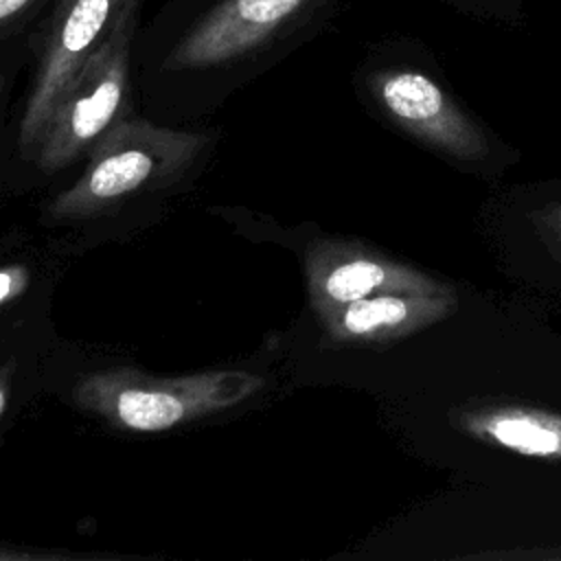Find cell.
<instances>
[{
  "instance_id": "1",
  "label": "cell",
  "mask_w": 561,
  "mask_h": 561,
  "mask_svg": "<svg viewBox=\"0 0 561 561\" xmlns=\"http://www.w3.org/2000/svg\"><path fill=\"white\" fill-rule=\"evenodd\" d=\"M263 388L248 370L153 377L129 366L90 373L75 386V403L125 432H164L230 410Z\"/></svg>"
},
{
  "instance_id": "2",
  "label": "cell",
  "mask_w": 561,
  "mask_h": 561,
  "mask_svg": "<svg viewBox=\"0 0 561 561\" xmlns=\"http://www.w3.org/2000/svg\"><path fill=\"white\" fill-rule=\"evenodd\" d=\"M202 134L121 118L90 151L83 173L50 204L57 219H90L178 178L204 149Z\"/></svg>"
},
{
  "instance_id": "3",
  "label": "cell",
  "mask_w": 561,
  "mask_h": 561,
  "mask_svg": "<svg viewBox=\"0 0 561 561\" xmlns=\"http://www.w3.org/2000/svg\"><path fill=\"white\" fill-rule=\"evenodd\" d=\"M134 22L136 0L123 9L105 39L59 94L35 149L42 169L57 171L77 162L125 118Z\"/></svg>"
},
{
  "instance_id": "4",
  "label": "cell",
  "mask_w": 561,
  "mask_h": 561,
  "mask_svg": "<svg viewBox=\"0 0 561 561\" xmlns=\"http://www.w3.org/2000/svg\"><path fill=\"white\" fill-rule=\"evenodd\" d=\"M131 0H57L37 44V70L20 121V147L35 153L48 116L85 59Z\"/></svg>"
},
{
  "instance_id": "5",
  "label": "cell",
  "mask_w": 561,
  "mask_h": 561,
  "mask_svg": "<svg viewBox=\"0 0 561 561\" xmlns=\"http://www.w3.org/2000/svg\"><path fill=\"white\" fill-rule=\"evenodd\" d=\"M368 85L381 112L432 151L458 162L489 158L484 129L427 75L388 68L375 72Z\"/></svg>"
},
{
  "instance_id": "6",
  "label": "cell",
  "mask_w": 561,
  "mask_h": 561,
  "mask_svg": "<svg viewBox=\"0 0 561 561\" xmlns=\"http://www.w3.org/2000/svg\"><path fill=\"white\" fill-rule=\"evenodd\" d=\"M320 0H221L178 42L171 68H213L241 59L296 24Z\"/></svg>"
},
{
  "instance_id": "7",
  "label": "cell",
  "mask_w": 561,
  "mask_h": 561,
  "mask_svg": "<svg viewBox=\"0 0 561 561\" xmlns=\"http://www.w3.org/2000/svg\"><path fill=\"white\" fill-rule=\"evenodd\" d=\"M305 274L316 313L383 291H436L447 287L423 270L344 239L313 243L305 256Z\"/></svg>"
},
{
  "instance_id": "8",
  "label": "cell",
  "mask_w": 561,
  "mask_h": 561,
  "mask_svg": "<svg viewBox=\"0 0 561 561\" xmlns=\"http://www.w3.org/2000/svg\"><path fill=\"white\" fill-rule=\"evenodd\" d=\"M456 309L458 296L447 285L436 291H383L316 316L337 344H388L447 320Z\"/></svg>"
},
{
  "instance_id": "9",
  "label": "cell",
  "mask_w": 561,
  "mask_h": 561,
  "mask_svg": "<svg viewBox=\"0 0 561 561\" xmlns=\"http://www.w3.org/2000/svg\"><path fill=\"white\" fill-rule=\"evenodd\" d=\"M467 436L528 458L561 460V414L526 403H486L454 414Z\"/></svg>"
},
{
  "instance_id": "10",
  "label": "cell",
  "mask_w": 561,
  "mask_h": 561,
  "mask_svg": "<svg viewBox=\"0 0 561 561\" xmlns=\"http://www.w3.org/2000/svg\"><path fill=\"white\" fill-rule=\"evenodd\" d=\"M533 221L550 252L561 261V199H552L537 208L533 213Z\"/></svg>"
},
{
  "instance_id": "11",
  "label": "cell",
  "mask_w": 561,
  "mask_h": 561,
  "mask_svg": "<svg viewBox=\"0 0 561 561\" xmlns=\"http://www.w3.org/2000/svg\"><path fill=\"white\" fill-rule=\"evenodd\" d=\"M31 285V272L24 265H0V307L18 300Z\"/></svg>"
},
{
  "instance_id": "12",
  "label": "cell",
  "mask_w": 561,
  "mask_h": 561,
  "mask_svg": "<svg viewBox=\"0 0 561 561\" xmlns=\"http://www.w3.org/2000/svg\"><path fill=\"white\" fill-rule=\"evenodd\" d=\"M44 0H0V39L26 20Z\"/></svg>"
},
{
  "instance_id": "13",
  "label": "cell",
  "mask_w": 561,
  "mask_h": 561,
  "mask_svg": "<svg viewBox=\"0 0 561 561\" xmlns=\"http://www.w3.org/2000/svg\"><path fill=\"white\" fill-rule=\"evenodd\" d=\"M13 373H15V362H7L0 366V419L7 410L9 397H11V383H13Z\"/></svg>"
}]
</instances>
